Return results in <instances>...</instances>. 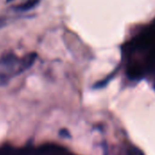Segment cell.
I'll return each mask as SVG.
<instances>
[{
  "mask_svg": "<svg viewBox=\"0 0 155 155\" xmlns=\"http://www.w3.org/2000/svg\"><path fill=\"white\" fill-rule=\"evenodd\" d=\"M41 0H25L23 3H20L16 5V10L19 11H29L35 7H36Z\"/></svg>",
  "mask_w": 155,
  "mask_h": 155,
  "instance_id": "obj_1",
  "label": "cell"
},
{
  "mask_svg": "<svg viewBox=\"0 0 155 155\" xmlns=\"http://www.w3.org/2000/svg\"><path fill=\"white\" fill-rule=\"evenodd\" d=\"M7 2H11V1H13V0H6Z\"/></svg>",
  "mask_w": 155,
  "mask_h": 155,
  "instance_id": "obj_2",
  "label": "cell"
}]
</instances>
